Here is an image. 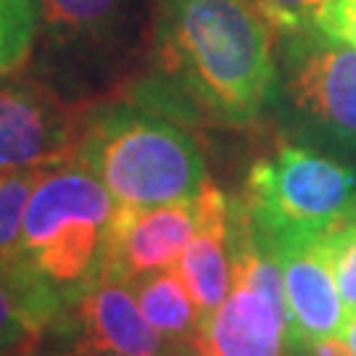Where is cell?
I'll use <instances>...</instances> for the list:
<instances>
[{
    "label": "cell",
    "mask_w": 356,
    "mask_h": 356,
    "mask_svg": "<svg viewBox=\"0 0 356 356\" xmlns=\"http://www.w3.org/2000/svg\"><path fill=\"white\" fill-rule=\"evenodd\" d=\"M201 195L193 201L151 206V209H122L116 211L108 235L103 277H116L135 285L138 280L175 269L179 256L191 245L201 227Z\"/></svg>",
    "instance_id": "ba28073f"
},
{
    "label": "cell",
    "mask_w": 356,
    "mask_h": 356,
    "mask_svg": "<svg viewBox=\"0 0 356 356\" xmlns=\"http://www.w3.org/2000/svg\"><path fill=\"white\" fill-rule=\"evenodd\" d=\"M76 156L122 209L193 201L211 182L191 132L135 103L106 106L88 116Z\"/></svg>",
    "instance_id": "3957f363"
},
{
    "label": "cell",
    "mask_w": 356,
    "mask_h": 356,
    "mask_svg": "<svg viewBox=\"0 0 356 356\" xmlns=\"http://www.w3.org/2000/svg\"><path fill=\"white\" fill-rule=\"evenodd\" d=\"M58 296L11 264H0V351L32 341L58 312Z\"/></svg>",
    "instance_id": "4fadbf2b"
},
{
    "label": "cell",
    "mask_w": 356,
    "mask_h": 356,
    "mask_svg": "<svg viewBox=\"0 0 356 356\" xmlns=\"http://www.w3.org/2000/svg\"><path fill=\"white\" fill-rule=\"evenodd\" d=\"M153 61L195 114L251 127L275 103V32L248 0H156Z\"/></svg>",
    "instance_id": "6da1fadb"
},
{
    "label": "cell",
    "mask_w": 356,
    "mask_h": 356,
    "mask_svg": "<svg viewBox=\"0 0 356 356\" xmlns=\"http://www.w3.org/2000/svg\"><path fill=\"white\" fill-rule=\"evenodd\" d=\"M38 32V0H0V76L26 64Z\"/></svg>",
    "instance_id": "9a60e30c"
},
{
    "label": "cell",
    "mask_w": 356,
    "mask_h": 356,
    "mask_svg": "<svg viewBox=\"0 0 356 356\" xmlns=\"http://www.w3.org/2000/svg\"><path fill=\"white\" fill-rule=\"evenodd\" d=\"M35 177L38 169H0V264H8L22 243Z\"/></svg>",
    "instance_id": "2e32d148"
},
{
    "label": "cell",
    "mask_w": 356,
    "mask_h": 356,
    "mask_svg": "<svg viewBox=\"0 0 356 356\" xmlns=\"http://www.w3.org/2000/svg\"><path fill=\"white\" fill-rule=\"evenodd\" d=\"M243 209L267 245L327 238L356 219V166L282 143L254 161Z\"/></svg>",
    "instance_id": "5b68a950"
},
{
    "label": "cell",
    "mask_w": 356,
    "mask_h": 356,
    "mask_svg": "<svg viewBox=\"0 0 356 356\" xmlns=\"http://www.w3.org/2000/svg\"><path fill=\"white\" fill-rule=\"evenodd\" d=\"M277 256L285 282L288 322L296 351H306L322 338L341 335L348 325V312L332 275L327 238L267 245Z\"/></svg>",
    "instance_id": "9c48e42d"
},
{
    "label": "cell",
    "mask_w": 356,
    "mask_h": 356,
    "mask_svg": "<svg viewBox=\"0 0 356 356\" xmlns=\"http://www.w3.org/2000/svg\"><path fill=\"white\" fill-rule=\"evenodd\" d=\"M304 354H309V356H354V351H351V346H348L346 338L332 335V338H322V341H317V343H312Z\"/></svg>",
    "instance_id": "ffe728a7"
},
{
    "label": "cell",
    "mask_w": 356,
    "mask_h": 356,
    "mask_svg": "<svg viewBox=\"0 0 356 356\" xmlns=\"http://www.w3.org/2000/svg\"><path fill=\"white\" fill-rule=\"evenodd\" d=\"M198 356H211V354H206V351H201V348H198Z\"/></svg>",
    "instance_id": "7402d4cb"
},
{
    "label": "cell",
    "mask_w": 356,
    "mask_h": 356,
    "mask_svg": "<svg viewBox=\"0 0 356 356\" xmlns=\"http://www.w3.org/2000/svg\"><path fill=\"white\" fill-rule=\"evenodd\" d=\"M116 211L114 195L79 156L38 169L22 243L8 264L76 301L103 277Z\"/></svg>",
    "instance_id": "7a4b0ae2"
},
{
    "label": "cell",
    "mask_w": 356,
    "mask_h": 356,
    "mask_svg": "<svg viewBox=\"0 0 356 356\" xmlns=\"http://www.w3.org/2000/svg\"><path fill=\"white\" fill-rule=\"evenodd\" d=\"M85 119L40 79L0 76V169H45L74 159Z\"/></svg>",
    "instance_id": "52a82bcc"
},
{
    "label": "cell",
    "mask_w": 356,
    "mask_h": 356,
    "mask_svg": "<svg viewBox=\"0 0 356 356\" xmlns=\"http://www.w3.org/2000/svg\"><path fill=\"white\" fill-rule=\"evenodd\" d=\"M132 0H38L40 26L61 45L98 48L122 35Z\"/></svg>",
    "instance_id": "7c38bea8"
},
{
    "label": "cell",
    "mask_w": 356,
    "mask_h": 356,
    "mask_svg": "<svg viewBox=\"0 0 356 356\" xmlns=\"http://www.w3.org/2000/svg\"><path fill=\"white\" fill-rule=\"evenodd\" d=\"M143 317L164 341H193L201 332V312L193 301L182 275L164 269L132 285Z\"/></svg>",
    "instance_id": "5bb4252c"
},
{
    "label": "cell",
    "mask_w": 356,
    "mask_h": 356,
    "mask_svg": "<svg viewBox=\"0 0 356 356\" xmlns=\"http://www.w3.org/2000/svg\"><path fill=\"white\" fill-rule=\"evenodd\" d=\"M317 26L330 38L356 48V0H325Z\"/></svg>",
    "instance_id": "d6986e66"
},
{
    "label": "cell",
    "mask_w": 356,
    "mask_h": 356,
    "mask_svg": "<svg viewBox=\"0 0 356 356\" xmlns=\"http://www.w3.org/2000/svg\"><path fill=\"white\" fill-rule=\"evenodd\" d=\"M327 256L348 317L356 314V219L327 235Z\"/></svg>",
    "instance_id": "e0dca14e"
},
{
    "label": "cell",
    "mask_w": 356,
    "mask_h": 356,
    "mask_svg": "<svg viewBox=\"0 0 356 356\" xmlns=\"http://www.w3.org/2000/svg\"><path fill=\"white\" fill-rule=\"evenodd\" d=\"M280 111L298 145L356 166V48L317 24L275 29Z\"/></svg>",
    "instance_id": "277c9868"
},
{
    "label": "cell",
    "mask_w": 356,
    "mask_h": 356,
    "mask_svg": "<svg viewBox=\"0 0 356 356\" xmlns=\"http://www.w3.org/2000/svg\"><path fill=\"white\" fill-rule=\"evenodd\" d=\"M195 348L211 356H288L293 348L285 282L277 256L235 206L232 291L201 325Z\"/></svg>",
    "instance_id": "8992f818"
},
{
    "label": "cell",
    "mask_w": 356,
    "mask_h": 356,
    "mask_svg": "<svg viewBox=\"0 0 356 356\" xmlns=\"http://www.w3.org/2000/svg\"><path fill=\"white\" fill-rule=\"evenodd\" d=\"M201 227L179 256L177 272L201 312V325L222 306L232 291L235 261V204L209 182L201 193Z\"/></svg>",
    "instance_id": "30bf717a"
},
{
    "label": "cell",
    "mask_w": 356,
    "mask_h": 356,
    "mask_svg": "<svg viewBox=\"0 0 356 356\" xmlns=\"http://www.w3.org/2000/svg\"><path fill=\"white\" fill-rule=\"evenodd\" d=\"M343 338L348 341V346H351V351H354V356H356V314H354L351 319H348V325H346Z\"/></svg>",
    "instance_id": "44dd1931"
},
{
    "label": "cell",
    "mask_w": 356,
    "mask_h": 356,
    "mask_svg": "<svg viewBox=\"0 0 356 356\" xmlns=\"http://www.w3.org/2000/svg\"><path fill=\"white\" fill-rule=\"evenodd\" d=\"M76 304L82 341L101 356H159L164 338L143 317L129 282L101 277Z\"/></svg>",
    "instance_id": "8fae6325"
},
{
    "label": "cell",
    "mask_w": 356,
    "mask_h": 356,
    "mask_svg": "<svg viewBox=\"0 0 356 356\" xmlns=\"http://www.w3.org/2000/svg\"><path fill=\"white\" fill-rule=\"evenodd\" d=\"M264 22L275 29H293V26L317 24V16L325 0H248Z\"/></svg>",
    "instance_id": "ac0fdd59"
}]
</instances>
